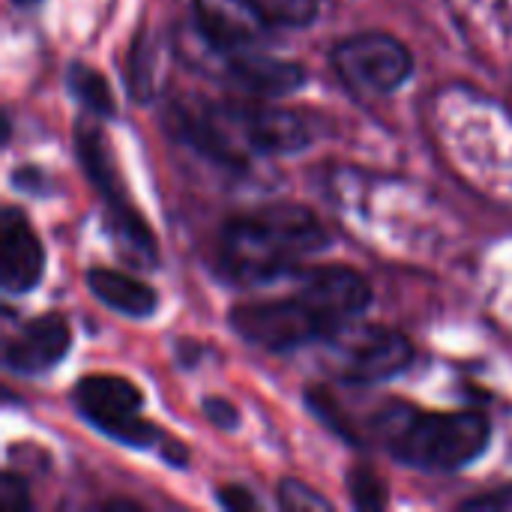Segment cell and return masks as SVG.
<instances>
[{"mask_svg": "<svg viewBox=\"0 0 512 512\" xmlns=\"http://www.w3.org/2000/svg\"><path fill=\"white\" fill-rule=\"evenodd\" d=\"M171 132L225 168H246L252 156L297 153L312 141V129L297 111L261 102L189 99L171 111Z\"/></svg>", "mask_w": 512, "mask_h": 512, "instance_id": "6da1fadb", "label": "cell"}, {"mask_svg": "<svg viewBox=\"0 0 512 512\" xmlns=\"http://www.w3.org/2000/svg\"><path fill=\"white\" fill-rule=\"evenodd\" d=\"M330 246V234L321 219L303 204H264L249 213H237L219 234V270L237 285H264Z\"/></svg>", "mask_w": 512, "mask_h": 512, "instance_id": "7a4b0ae2", "label": "cell"}, {"mask_svg": "<svg viewBox=\"0 0 512 512\" xmlns=\"http://www.w3.org/2000/svg\"><path fill=\"white\" fill-rule=\"evenodd\" d=\"M384 447L393 459L420 471H459L480 459L492 438V423L480 411H420L390 402L375 414Z\"/></svg>", "mask_w": 512, "mask_h": 512, "instance_id": "3957f363", "label": "cell"}, {"mask_svg": "<svg viewBox=\"0 0 512 512\" xmlns=\"http://www.w3.org/2000/svg\"><path fill=\"white\" fill-rule=\"evenodd\" d=\"M228 321L240 339L273 354L327 342L339 327L348 324L333 309H327V303L309 285H303V279H297V291L291 297L234 306Z\"/></svg>", "mask_w": 512, "mask_h": 512, "instance_id": "277c9868", "label": "cell"}, {"mask_svg": "<svg viewBox=\"0 0 512 512\" xmlns=\"http://www.w3.org/2000/svg\"><path fill=\"white\" fill-rule=\"evenodd\" d=\"M75 153H78V162H81L87 180L93 183V189L105 201V213H108V222H111L114 234L138 258L156 261V237H153L147 219L135 210L132 198L126 195L123 180H120L117 165H114V156H111V144L102 135V129L81 120L75 126Z\"/></svg>", "mask_w": 512, "mask_h": 512, "instance_id": "5b68a950", "label": "cell"}, {"mask_svg": "<svg viewBox=\"0 0 512 512\" xmlns=\"http://www.w3.org/2000/svg\"><path fill=\"white\" fill-rule=\"evenodd\" d=\"M327 348L333 351V372L348 384H381L402 375L414 360V345L399 330L381 324L348 321L339 327Z\"/></svg>", "mask_w": 512, "mask_h": 512, "instance_id": "8992f818", "label": "cell"}, {"mask_svg": "<svg viewBox=\"0 0 512 512\" xmlns=\"http://www.w3.org/2000/svg\"><path fill=\"white\" fill-rule=\"evenodd\" d=\"M72 405L84 423L129 447H153L159 429L141 417V390L120 375H87L72 387Z\"/></svg>", "mask_w": 512, "mask_h": 512, "instance_id": "52a82bcc", "label": "cell"}, {"mask_svg": "<svg viewBox=\"0 0 512 512\" xmlns=\"http://www.w3.org/2000/svg\"><path fill=\"white\" fill-rule=\"evenodd\" d=\"M330 63L345 87L357 96H387L399 90L414 72V57L405 42L381 30L354 33L336 42V48L330 51Z\"/></svg>", "mask_w": 512, "mask_h": 512, "instance_id": "ba28073f", "label": "cell"}, {"mask_svg": "<svg viewBox=\"0 0 512 512\" xmlns=\"http://www.w3.org/2000/svg\"><path fill=\"white\" fill-rule=\"evenodd\" d=\"M195 30L216 54L255 48L273 27L252 0H192Z\"/></svg>", "mask_w": 512, "mask_h": 512, "instance_id": "9c48e42d", "label": "cell"}, {"mask_svg": "<svg viewBox=\"0 0 512 512\" xmlns=\"http://www.w3.org/2000/svg\"><path fill=\"white\" fill-rule=\"evenodd\" d=\"M45 270V249L18 207L0 213V288L3 294H27L39 285Z\"/></svg>", "mask_w": 512, "mask_h": 512, "instance_id": "30bf717a", "label": "cell"}, {"mask_svg": "<svg viewBox=\"0 0 512 512\" xmlns=\"http://www.w3.org/2000/svg\"><path fill=\"white\" fill-rule=\"evenodd\" d=\"M69 345L72 333L60 315H36L6 342L3 363L15 375H42L69 354Z\"/></svg>", "mask_w": 512, "mask_h": 512, "instance_id": "8fae6325", "label": "cell"}, {"mask_svg": "<svg viewBox=\"0 0 512 512\" xmlns=\"http://www.w3.org/2000/svg\"><path fill=\"white\" fill-rule=\"evenodd\" d=\"M219 57H225V75L231 78V84H237L240 90L258 99H279V96L297 93L306 84V69L300 63L279 60L258 48L219 54Z\"/></svg>", "mask_w": 512, "mask_h": 512, "instance_id": "7c38bea8", "label": "cell"}, {"mask_svg": "<svg viewBox=\"0 0 512 512\" xmlns=\"http://www.w3.org/2000/svg\"><path fill=\"white\" fill-rule=\"evenodd\" d=\"M87 288L99 303H105L108 309H114L126 318H135V321L150 318L159 306L156 291L144 279H135L120 270H108V267L87 270Z\"/></svg>", "mask_w": 512, "mask_h": 512, "instance_id": "4fadbf2b", "label": "cell"}, {"mask_svg": "<svg viewBox=\"0 0 512 512\" xmlns=\"http://www.w3.org/2000/svg\"><path fill=\"white\" fill-rule=\"evenodd\" d=\"M69 90H72V96H75L93 117L111 120V117L117 114V108H114V93H111L105 75L96 72L93 66H87V63H72V66H69Z\"/></svg>", "mask_w": 512, "mask_h": 512, "instance_id": "5bb4252c", "label": "cell"}, {"mask_svg": "<svg viewBox=\"0 0 512 512\" xmlns=\"http://www.w3.org/2000/svg\"><path fill=\"white\" fill-rule=\"evenodd\" d=\"M273 27H306L318 15V0H252Z\"/></svg>", "mask_w": 512, "mask_h": 512, "instance_id": "9a60e30c", "label": "cell"}, {"mask_svg": "<svg viewBox=\"0 0 512 512\" xmlns=\"http://www.w3.org/2000/svg\"><path fill=\"white\" fill-rule=\"evenodd\" d=\"M348 492H351L354 507L360 510H381L387 504V486L369 468H354L348 474Z\"/></svg>", "mask_w": 512, "mask_h": 512, "instance_id": "2e32d148", "label": "cell"}, {"mask_svg": "<svg viewBox=\"0 0 512 512\" xmlns=\"http://www.w3.org/2000/svg\"><path fill=\"white\" fill-rule=\"evenodd\" d=\"M279 504L285 510L294 512H312V510H330V501L324 495H318L315 489H309L300 480H282L279 486Z\"/></svg>", "mask_w": 512, "mask_h": 512, "instance_id": "e0dca14e", "label": "cell"}, {"mask_svg": "<svg viewBox=\"0 0 512 512\" xmlns=\"http://www.w3.org/2000/svg\"><path fill=\"white\" fill-rule=\"evenodd\" d=\"M0 507L6 512H27L30 510V498H27V486L24 480H18L12 471L3 474V489H0Z\"/></svg>", "mask_w": 512, "mask_h": 512, "instance_id": "ac0fdd59", "label": "cell"}, {"mask_svg": "<svg viewBox=\"0 0 512 512\" xmlns=\"http://www.w3.org/2000/svg\"><path fill=\"white\" fill-rule=\"evenodd\" d=\"M204 414H207V420H210L216 429L231 432V429H237V426H240V414H237V408H234L231 402H225V399H204Z\"/></svg>", "mask_w": 512, "mask_h": 512, "instance_id": "d6986e66", "label": "cell"}, {"mask_svg": "<svg viewBox=\"0 0 512 512\" xmlns=\"http://www.w3.org/2000/svg\"><path fill=\"white\" fill-rule=\"evenodd\" d=\"M219 504L225 507V510H255L258 504H255V498L249 495V489H243V486H222L219 489Z\"/></svg>", "mask_w": 512, "mask_h": 512, "instance_id": "ffe728a7", "label": "cell"}, {"mask_svg": "<svg viewBox=\"0 0 512 512\" xmlns=\"http://www.w3.org/2000/svg\"><path fill=\"white\" fill-rule=\"evenodd\" d=\"M42 180V171L39 168H18L15 171V186L18 189H33V183Z\"/></svg>", "mask_w": 512, "mask_h": 512, "instance_id": "44dd1931", "label": "cell"}, {"mask_svg": "<svg viewBox=\"0 0 512 512\" xmlns=\"http://www.w3.org/2000/svg\"><path fill=\"white\" fill-rule=\"evenodd\" d=\"M18 6H33V3H39V0H15Z\"/></svg>", "mask_w": 512, "mask_h": 512, "instance_id": "7402d4cb", "label": "cell"}]
</instances>
